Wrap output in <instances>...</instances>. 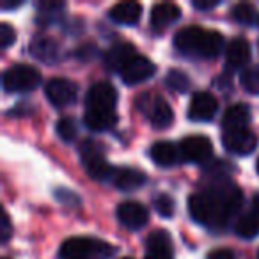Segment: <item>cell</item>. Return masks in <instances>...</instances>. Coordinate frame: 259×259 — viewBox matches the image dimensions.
Returning a JSON list of instances; mask_svg holds the SVG:
<instances>
[{"instance_id":"6da1fadb","label":"cell","mask_w":259,"mask_h":259,"mask_svg":"<svg viewBox=\"0 0 259 259\" xmlns=\"http://www.w3.org/2000/svg\"><path fill=\"white\" fill-rule=\"evenodd\" d=\"M243 204V194L233 183L209 187L201 194H192L188 209L195 222L209 227H220Z\"/></svg>"},{"instance_id":"7a4b0ae2","label":"cell","mask_w":259,"mask_h":259,"mask_svg":"<svg viewBox=\"0 0 259 259\" xmlns=\"http://www.w3.org/2000/svg\"><path fill=\"white\" fill-rule=\"evenodd\" d=\"M224 37L215 30H206L202 27L190 25L178 30L174 36V48L180 54L190 55V57L211 59L222 52Z\"/></svg>"},{"instance_id":"3957f363","label":"cell","mask_w":259,"mask_h":259,"mask_svg":"<svg viewBox=\"0 0 259 259\" xmlns=\"http://www.w3.org/2000/svg\"><path fill=\"white\" fill-rule=\"evenodd\" d=\"M112 248L103 241H96L93 238L73 236L62 241L59 248L61 259H105Z\"/></svg>"},{"instance_id":"277c9868","label":"cell","mask_w":259,"mask_h":259,"mask_svg":"<svg viewBox=\"0 0 259 259\" xmlns=\"http://www.w3.org/2000/svg\"><path fill=\"white\" fill-rule=\"evenodd\" d=\"M80 156H82V163L85 167L87 174L96 181H107L114 180L115 172L114 167L105 160L103 151L94 141H83L80 144Z\"/></svg>"},{"instance_id":"5b68a950","label":"cell","mask_w":259,"mask_h":259,"mask_svg":"<svg viewBox=\"0 0 259 259\" xmlns=\"http://www.w3.org/2000/svg\"><path fill=\"white\" fill-rule=\"evenodd\" d=\"M2 82L8 93H29L41 83V75L34 66L15 64L4 73Z\"/></svg>"},{"instance_id":"8992f818","label":"cell","mask_w":259,"mask_h":259,"mask_svg":"<svg viewBox=\"0 0 259 259\" xmlns=\"http://www.w3.org/2000/svg\"><path fill=\"white\" fill-rule=\"evenodd\" d=\"M137 107L148 115L149 122H151L156 130H163L172 124L174 112H172V108H170V105L167 103L163 98L153 96V94H142L137 100Z\"/></svg>"},{"instance_id":"52a82bcc","label":"cell","mask_w":259,"mask_h":259,"mask_svg":"<svg viewBox=\"0 0 259 259\" xmlns=\"http://www.w3.org/2000/svg\"><path fill=\"white\" fill-rule=\"evenodd\" d=\"M213 155V146L204 135H188L180 142V156L185 162L202 163Z\"/></svg>"},{"instance_id":"ba28073f","label":"cell","mask_w":259,"mask_h":259,"mask_svg":"<svg viewBox=\"0 0 259 259\" xmlns=\"http://www.w3.org/2000/svg\"><path fill=\"white\" fill-rule=\"evenodd\" d=\"M117 103V91L108 82H96L85 94L87 110H114Z\"/></svg>"},{"instance_id":"9c48e42d","label":"cell","mask_w":259,"mask_h":259,"mask_svg":"<svg viewBox=\"0 0 259 259\" xmlns=\"http://www.w3.org/2000/svg\"><path fill=\"white\" fill-rule=\"evenodd\" d=\"M222 144L229 153L243 156V155H250L257 148V137L248 128L229 130V132H224Z\"/></svg>"},{"instance_id":"30bf717a","label":"cell","mask_w":259,"mask_h":259,"mask_svg":"<svg viewBox=\"0 0 259 259\" xmlns=\"http://www.w3.org/2000/svg\"><path fill=\"white\" fill-rule=\"evenodd\" d=\"M45 94L54 107H68L76 100L78 89L68 78H52L45 85Z\"/></svg>"},{"instance_id":"8fae6325","label":"cell","mask_w":259,"mask_h":259,"mask_svg":"<svg viewBox=\"0 0 259 259\" xmlns=\"http://www.w3.org/2000/svg\"><path fill=\"white\" fill-rule=\"evenodd\" d=\"M156 71V66L144 55H135L124 68L121 69V80L126 85H137L151 78Z\"/></svg>"},{"instance_id":"7c38bea8","label":"cell","mask_w":259,"mask_h":259,"mask_svg":"<svg viewBox=\"0 0 259 259\" xmlns=\"http://www.w3.org/2000/svg\"><path fill=\"white\" fill-rule=\"evenodd\" d=\"M219 108V101L211 93L199 91L192 96L190 105H188V119L192 121H211Z\"/></svg>"},{"instance_id":"4fadbf2b","label":"cell","mask_w":259,"mask_h":259,"mask_svg":"<svg viewBox=\"0 0 259 259\" xmlns=\"http://www.w3.org/2000/svg\"><path fill=\"white\" fill-rule=\"evenodd\" d=\"M115 215H117L119 222L124 227H128V229H139V227L146 226L149 219L146 206H142L141 202H135V201L121 202L117 206Z\"/></svg>"},{"instance_id":"5bb4252c","label":"cell","mask_w":259,"mask_h":259,"mask_svg":"<svg viewBox=\"0 0 259 259\" xmlns=\"http://www.w3.org/2000/svg\"><path fill=\"white\" fill-rule=\"evenodd\" d=\"M146 259H174L170 236L165 231H153L146 240Z\"/></svg>"},{"instance_id":"9a60e30c","label":"cell","mask_w":259,"mask_h":259,"mask_svg":"<svg viewBox=\"0 0 259 259\" xmlns=\"http://www.w3.org/2000/svg\"><path fill=\"white\" fill-rule=\"evenodd\" d=\"M135 55L137 54H135V48L132 47V45L119 43V45H114L110 50L105 52L103 62L108 69H112V71H121V69L124 68Z\"/></svg>"},{"instance_id":"2e32d148","label":"cell","mask_w":259,"mask_h":259,"mask_svg":"<svg viewBox=\"0 0 259 259\" xmlns=\"http://www.w3.org/2000/svg\"><path fill=\"white\" fill-rule=\"evenodd\" d=\"M141 15H142V6L139 2H134V0L119 2V4H115L108 11V16L114 22L121 23V25H134V23L139 22Z\"/></svg>"},{"instance_id":"e0dca14e","label":"cell","mask_w":259,"mask_h":259,"mask_svg":"<svg viewBox=\"0 0 259 259\" xmlns=\"http://www.w3.org/2000/svg\"><path fill=\"white\" fill-rule=\"evenodd\" d=\"M248 122H250V108H248V105H245V103L231 105V107L224 112V117H222L224 132L247 128Z\"/></svg>"},{"instance_id":"ac0fdd59","label":"cell","mask_w":259,"mask_h":259,"mask_svg":"<svg viewBox=\"0 0 259 259\" xmlns=\"http://www.w3.org/2000/svg\"><path fill=\"white\" fill-rule=\"evenodd\" d=\"M181 16V9L176 4L170 2H162V4L153 6L151 9V25L156 30H163L165 27H169L170 23H174Z\"/></svg>"},{"instance_id":"d6986e66","label":"cell","mask_w":259,"mask_h":259,"mask_svg":"<svg viewBox=\"0 0 259 259\" xmlns=\"http://www.w3.org/2000/svg\"><path fill=\"white\" fill-rule=\"evenodd\" d=\"M227 64L231 68H243L250 61V45L245 37H234L227 45Z\"/></svg>"},{"instance_id":"ffe728a7","label":"cell","mask_w":259,"mask_h":259,"mask_svg":"<svg viewBox=\"0 0 259 259\" xmlns=\"http://www.w3.org/2000/svg\"><path fill=\"white\" fill-rule=\"evenodd\" d=\"M117 122V114L114 110H85L83 124L93 132H107Z\"/></svg>"},{"instance_id":"44dd1931","label":"cell","mask_w":259,"mask_h":259,"mask_svg":"<svg viewBox=\"0 0 259 259\" xmlns=\"http://www.w3.org/2000/svg\"><path fill=\"white\" fill-rule=\"evenodd\" d=\"M149 156L151 160L160 167H170L178 162L180 158V153H178L176 146H172L170 142L167 141H160L155 142L149 149Z\"/></svg>"},{"instance_id":"7402d4cb","label":"cell","mask_w":259,"mask_h":259,"mask_svg":"<svg viewBox=\"0 0 259 259\" xmlns=\"http://www.w3.org/2000/svg\"><path fill=\"white\" fill-rule=\"evenodd\" d=\"M146 174L142 170L137 169H121L115 172L114 176V185L122 192H130V190H137L142 185L146 183Z\"/></svg>"},{"instance_id":"603a6c76","label":"cell","mask_w":259,"mask_h":259,"mask_svg":"<svg viewBox=\"0 0 259 259\" xmlns=\"http://www.w3.org/2000/svg\"><path fill=\"white\" fill-rule=\"evenodd\" d=\"M30 54L43 62H55L59 59V47L52 37H37L30 45Z\"/></svg>"},{"instance_id":"cb8c5ba5","label":"cell","mask_w":259,"mask_h":259,"mask_svg":"<svg viewBox=\"0 0 259 259\" xmlns=\"http://www.w3.org/2000/svg\"><path fill=\"white\" fill-rule=\"evenodd\" d=\"M238 236L245 238V240H250L259 234V217L255 213H247V215L240 217L234 227Z\"/></svg>"},{"instance_id":"d4e9b609","label":"cell","mask_w":259,"mask_h":259,"mask_svg":"<svg viewBox=\"0 0 259 259\" xmlns=\"http://www.w3.org/2000/svg\"><path fill=\"white\" fill-rule=\"evenodd\" d=\"M231 16L236 23L241 25H252L257 20V11H255L254 6L250 4H236L231 9Z\"/></svg>"},{"instance_id":"484cf974","label":"cell","mask_w":259,"mask_h":259,"mask_svg":"<svg viewBox=\"0 0 259 259\" xmlns=\"http://www.w3.org/2000/svg\"><path fill=\"white\" fill-rule=\"evenodd\" d=\"M165 83L170 91H176V93H185L190 87V78L185 75L180 69H170L165 76Z\"/></svg>"},{"instance_id":"4316f807","label":"cell","mask_w":259,"mask_h":259,"mask_svg":"<svg viewBox=\"0 0 259 259\" xmlns=\"http://www.w3.org/2000/svg\"><path fill=\"white\" fill-rule=\"evenodd\" d=\"M241 87L247 91L248 94H259V66H252V68L245 69L241 73Z\"/></svg>"},{"instance_id":"83f0119b","label":"cell","mask_w":259,"mask_h":259,"mask_svg":"<svg viewBox=\"0 0 259 259\" xmlns=\"http://www.w3.org/2000/svg\"><path fill=\"white\" fill-rule=\"evenodd\" d=\"M155 208L163 219H170L174 217V209H176V204H174V199L167 194H158L155 197Z\"/></svg>"},{"instance_id":"f1b7e54d","label":"cell","mask_w":259,"mask_h":259,"mask_svg":"<svg viewBox=\"0 0 259 259\" xmlns=\"http://www.w3.org/2000/svg\"><path fill=\"white\" fill-rule=\"evenodd\" d=\"M57 134L64 142H71L73 139L76 137L75 121H73V119H69V117H62L61 121L57 122Z\"/></svg>"},{"instance_id":"f546056e","label":"cell","mask_w":259,"mask_h":259,"mask_svg":"<svg viewBox=\"0 0 259 259\" xmlns=\"http://www.w3.org/2000/svg\"><path fill=\"white\" fill-rule=\"evenodd\" d=\"M16 39V32L9 23H0V47L8 48L15 43Z\"/></svg>"},{"instance_id":"4dcf8cb0","label":"cell","mask_w":259,"mask_h":259,"mask_svg":"<svg viewBox=\"0 0 259 259\" xmlns=\"http://www.w3.org/2000/svg\"><path fill=\"white\" fill-rule=\"evenodd\" d=\"M2 226H0V241L2 243H6V241L11 238V233H13V229H11V220H9V215L6 213V209H2Z\"/></svg>"},{"instance_id":"1f68e13d","label":"cell","mask_w":259,"mask_h":259,"mask_svg":"<svg viewBox=\"0 0 259 259\" xmlns=\"http://www.w3.org/2000/svg\"><path fill=\"white\" fill-rule=\"evenodd\" d=\"M206 259H234V252L231 248H226V247H220V248H215L211 250Z\"/></svg>"},{"instance_id":"d6a6232c","label":"cell","mask_w":259,"mask_h":259,"mask_svg":"<svg viewBox=\"0 0 259 259\" xmlns=\"http://www.w3.org/2000/svg\"><path fill=\"white\" fill-rule=\"evenodd\" d=\"M219 4H220L219 0H194L192 2V6L195 9H201V11H209V9L217 8Z\"/></svg>"},{"instance_id":"836d02e7","label":"cell","mask_w":259,"mask_h":259,"mask_svg":"<svg viewBox=\"0 0 259 259\" xmlns=\"http://www.w3.org/2000/svg\"><path fill=\"white\" fill-rule=\"evenodd\" d=\"M37 9H41L43 13L57 11V9H64V4H62V2H39V4H37Z\"/></svg>"},{"instance_id":"e575fe53","label":"cell","mask_w":259,"mask_h":259,"mask_svg":"<svg viewBox=\"0 0 259 259\" xmlns=\"http://www.w3.org/2000/svg\"><path fill=\"white\" fill-rule=\"evenodd\" d=\"M18 6H22V2H4L2 9H15V8H18Z\"/></svg>"},{"instance_id":"d590c367","label":"cell","mask_w":259,"mask_h":259,"mask_svg":"<svg viewBox=\"0 0 259 259\" xmlns=\"http://www.w3.org/2000/svg\"><path fill=\"white\" fill-rule=\"evenodd\" d=\"M252 206H254L255 215L259 217V194H255V195H254V199H252Z\"/></svg>"},{"instance_id":"8d00e7d4","label":"cell","mask_w":259,"mask_h":259,"mask_svg":"<svg viewBox=\"0 0 259 259\" xmlns=\"http://www.w3.org/2000/svg\"><path fill=\"white\" fill-rule=\"evenodd\" d=\"M255 170H257V174H259V158H257V163H255Z\"/></svg>"},{"instance_id":"74e56055","label":"cell","mask_w":259,"mask_h":259,"mask_svg":"<svg viewBox=\"0 0 259 259\" xmlns=\"http://www.w3.org/2000/svg\"><path fill=\"white\" fill-rule=\"evenodd\" d=\"M121 259H134V257H121Z\"/></svg>"},{"instance_id":"f35d334b","label":"cell","mask_w":259,"mask_h":259,"mask_svg":"<svg viewBox=\"0 0 259 259\" xmlns=\"http://www.w3.org/2000/svg\"><path fill=\"white\" fill-rule=\"evenodd\" d=\"M2 259H9V257H2Z\"/></svg>"},{"instance_id":"ab89813d","label":"cell","mask_w":259,"mask_h":259,"mask_svg":"<svg viewBox=\"0 0 259 259\" xmlns=\"http://www.w3.org/2000/svg\"><path fill=\"white\" fill-rule=\"evenodd\" d=\"M257 257H259V254H257Z\"/></svg>"}]
</instances>
